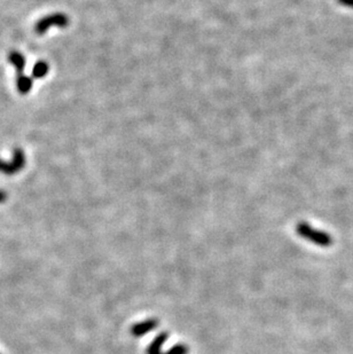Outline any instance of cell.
I'll return each instance as SVG.
<instances>
[{"instance_id":"6da1fadb","label":"cell","mask_w":353,"mask_h":354,"mask_svg":"<svg viewBox=\"0 0 353 354\" xmlns=\"http://www.w3.org/2000/svg\"><path fill=\"white\" fill-rule=\"evenodd\" d=\"M297 234L304 240H308L310 242L319 245L322 248H328L334 243L333 237H331L327 232L319 231L317 228H313L310 224L305 222H301L296 226Z\"/></svg>"},{"instance_id":"7a4b0ae2","label":"cell","mask_w":353,"mask_h":354,"mask_svg":"<svg viewBox=\"0 0 353 354\" xmlns=\"http://www.w3.org/2000/svg\"><path fill=\"white\" fill-rule=\"evenodd\" d=\"M68 24H69V19L67 15L62 13L50 14L38 21L36 23L35 31L38 33V35H43V33L47 31L50 27L56 26L60 28H65L68 26Z\"/></svg>"},{"instance_id":"3957f363","label":"cell","mask_w":353,"mask_h":354,"mask_svg":"<svg viewBox=\"0 0 353 354\" xmlns=\"http://www.w3.org/2000/svg\"><path fill=\"white\" fill-rule=\"evenodd\" d=\"M159 324L158 320L155 318L151 319H147L145 321L142 322H138L132 326L131 328V335L134 337H141L146 334H148V332L153 331L155 328H156Z\"/></svg>"},{"instance_id":"277c9868","label":"cell","mask_w":353,"mask_h":354,"mask_svg":"<svg viewBox=\"0 0 353 354\" xmlns=\"http://www.w3.org/2000/svg\"><path fill=\"white\" fill-rule=\"evenodd\" d=\"M167 337H169L167 332H161V334L157 335L149 344V346L147 347L146 354H162V346L167 340Z\"/></svg>"},{"instance_id":"5b68a950","label":"cell","mask_w":353,"mask_h":354,"mask_svg":"<svg viewBox=\"0 0 353 354\" xmlns=\"http://www.w3.org/2000/svg\"><path fill=\"white\" fill-rule=\"evenodd\" d=\"M8 60H10L11 63L15 66L16 70H18L19 76L20 75H23V70L25 66V59L22 54L18 51H13L8 54Z\"/></svg>"},{"instance_id":"8992f818","label":"cell","mask_w":353,"mask_h":354,"mask_svg":"<svg viewBox=\"0 0 353 354\" xmlns=\"http://www.w3.org/2000/svg\"><path fill=\"white\" fill-rule=\"evenodd\" d=\"M33 85L32 78L24 76V75H20L18 76V81H16V86H18V91L21 94H28L30 92Z\"/></svg>"},{"instance_id":"52a82bcc","label":"cell","mask_w":353,"mask_h":354,"mask_svg":"<svg viewBox=\"0 0 353 354\" xmlns=\"http://www.w3.org/2000/svg\"><path fill=\"white\" fill-rule=\"evenodd\" d=\"M49 70V65L46 61H38L32 69V77L36 79L43 78L47 75Z\"/></svg>"},{"instance_id":"ba28073f","label":"cell","mask_w":353,"mask_h":354,"mask_svg":"<svg viewBox=\"0 0 353 354\" xmlns=\"http://www.w3.org/2000/svg\"><path fill=\"white\" fill-rule=\"evenodd\" d=\"M21 171L13 162H5L0 160V172L7 174V176H13L16 172Z\"/></svg>"},{"instance_id":"9c48e42d","label":"cell","mask_w":353,"mask_h":354,"mask_svg":"<svg viewBox=\"0 0 353 354\" xmlns=\"http://www.w3.org/2000/svg\"><path fill=\"white\" fill-rule=\"evenodd\" d=\"M13 163H14L20 170H22L25 165V156L22 149L15 148L14 153H13Z\"/></svg>"},{"instance_id":"30bf717a","label":"cell","mask_w":353,"mask_h":354,"mask_svg":"<svg viewBox=\"0 0 353 354\" xmlns=\"http://www.w3.org/2000/svg\"><path fill=\"white\" fill-rule=\"evenodd\" d=\"M189 348L187 345L185 344H177L173 345L170 349H167V352L162 354H188Z\"/></svg>"},{"instance_id":"8fae6325","label":"cell","mask_w":353,"mask_h":354,"mask_svg":"<svg viewBox=\"0 0 353 354\" xmlns=\"http://www.w3.org/2000/svg\"><path fill=\"white\" fill-rule=\"evenodd\" d=\"M337 3L340 6L353 10V0H337Z\"/></svg>"},{"instance_id":"7c38bea8","label":"cell","mask_w":353,"mask_h":354,"mask_svg":"<svg viewBox=\"0 0 353 354\" xmlns=\"http://www.w3.org/2000/svg\"><path fill=\"white\" fill-rule=\"evenodd\" d=\"M7 199V194L4 190H0V203H4Z\"/></svg>"}]
</instances>
